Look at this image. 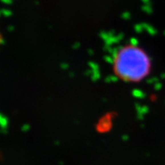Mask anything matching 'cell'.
Segmentation results:
<instances>
[{"label": "cell", "mask_w": 165, "mask_h": 165, "mask_svg": "<svg viewBox=\"0 0 165 165\" xmlns=\"http://www.w3.org/2000/svg\"><path fill=\"white\" fill-rule=\"evenodd\" d=\"M152 62L148 53L136 44H126L116 51L113 61L115 77L122 81L138 83L148 77Z\"/></svg>", "instance_id": "6da1fadb"}, {"label": "cell", "mask_w": 165, "mask_h": 165, "mask_svg": "<svg viewBox=\"0 0 165 165\" xmlns=\"http://www.w3.org/2000/svg\"><path fill=\"white\" fill-rule=\"evenodd\" d=\"M1 42H2V37L0 35V44H1Z\"/></svg>", "instance_id": "7a4b0ae2"}]
</instances>
